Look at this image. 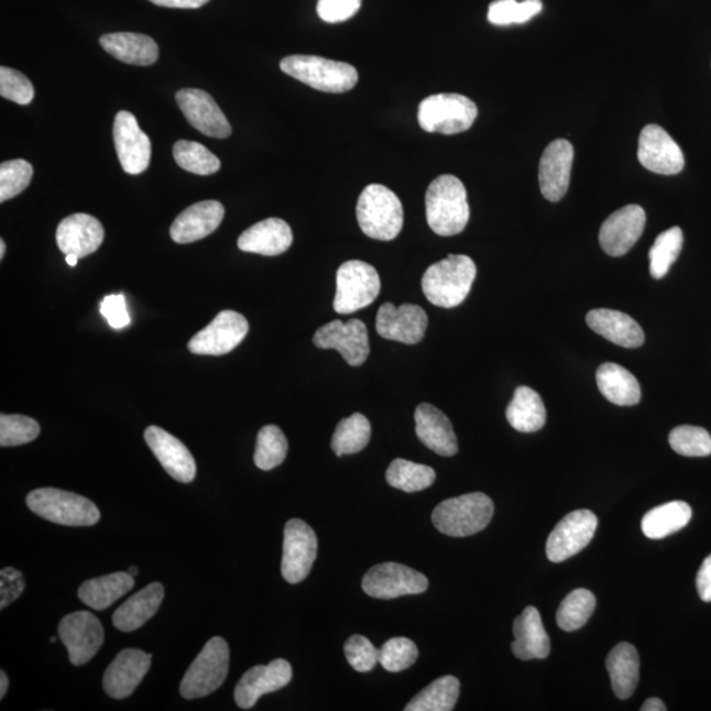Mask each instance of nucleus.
<instances>
[{
  "label": "nucleus",
  "instance_id": "nucleus-13",
  "mask_svg": "<svg viewBox=\"0 0 711 711\" xmlns=\"http://www.w3.org/2000/svg\"><path fill=\"white\" fill-rule=\"evenodd\" d=\"M59 639L68 649L73 666H85L98 654L105 642L102 623L96 615L84 612L66 615L58 626Z\"/></svg>",
  "mask_w": 711,
  "mask_h": 711
},
{
  "label": "nucleus",
  "instance_id": "nucleus-36",
  "mask_svg": "<svg viewBox=\"0 0 711 711\" xmlns=\"http://www.w3.org/2000/svg\"><path fill=\"white\" fill-rule=\"evenodd\" d=\"M506 418L516 431L536 433L546 425L547 412L540 395L528 386H519L506 411Z\"/></svg>",
  "mask_w": 711,
  "mask_h": 711
},
{
  "label": "nucleus",
  "instance_id": "nucleus-4",
  "mask_svg": "<svg viewBox=\"0 0 711 711\" xmlns=\"http://www.w3.org/2000/svg\"><path fill=\"white\" fill-rule=\"evenodd\" d=\"M494 503L484 493H469L439 503L433 523L441 534L466 538L482 532L492 522Z\"/></svg>",
  "mask_w": 711,
  "mask_h": 711
},
{
  "label": "nucleus",
  "instance_id": "nucleus-6",
  "mask_svg": "<svg viewBox=\"0 0 711 711\" xmlns=\"http://www.w3.org/2000/svg\"><path fill=\"white\" fill-rule=\"evenodd\" d=\"M26 506L43 519L63 526H94L100 519L96 503L83 495L55 488L36 489L26 495Z\"/></svg>",
  "mask_w": 711,
  "mask_h": 711
},
{
  "label": "nucleus",
  "instance_id": "nucleus-12",
  "mask_svg": "<svg viewBox=\"0 0 711 711\" xmlns=\"http://www.w3.org/2000/svg\"><path fill=\"white\" fill-rule=\"evenodd\" d=\"M318 554V538L305 521L295 518L286 523L284 554L281 572L288 583H298L311 572Z\"/></svg>",
  "mask_w": 711,
  "mask_h": 711
},
{
  "label": "nucleus",
  "instance_id": "nucleus-14",
  "mask_svg": "<svg viewBox=\"0 0 711 711\" xmlns=\"http://www.w3.org/2000/svg\"><path fill=\"white\" fill-rule=\"evenodd\" d=\"M314 344L320 350H337L351 367L364 364L371 352L367 326L359 319L332 320L320 327L314 335Z\"/></svg>",
  "mask_w": 711,
  "mask_h": 711
},
{
  "label": "nucleus",
  "instance_id": "nucleus-54",
  "mask_svg": "<svg viewBox=\"0 0 711 711\" xmlns=\"http://www.w3.org/2000/svg\"><path fill=\"white\" fill-rule=\"evenodd\" d=\"M100 314L109 321V325L116 330L131 324L129 311H127L125 297L123 294L106 295L100 304Z\"/></svg>",
  "mask_w": 711,
  "mask_h": 711
},
{
  "label": "nucleus",
  "instance_id": "nucleus-28",
  "mask_svg": "<svg viewBox=\"0 0 711 711\" xmlns=\"http://www.w3.org/2000/svg\"><path fill=\"white\" fill-rule=\"evenodd\" d=\"M292 244V228L285 220L278 218L259 221L241 233L238 240L240 251L263 254V256H280Z\"/></svg>",
  "mask_w": 711,
  "mask_h": 711
},
{
  "label": "nucleus",
  "instance_id": "nucleus-50",
  "mask_svg": "<svg viewBox=\"0 0 711 711\" xmlns=\"http://www.w3.org/2000/svg\"><path fill=\"white\" fill-rule=\"evenodd\" d=\"M348 663L360 674L371 672L380 663V649L362 635H353L344 644Z\"/></svg>",
  "mask_w": 711,
  "mask_h": 711
},
{
  "label": "nucleus",
  "instance_id": "nucleus-9",
  "mask_svg": "<svg viewBox=\"0 0 711 711\" xmlns=\"http://www.w3.org/2000/svg\"><path fill=\"white\" fill-rule=\"evenodd\" d=\"M381 291L378 271L360 260L347 261L337 273V295L335 311L341 315L353 314L372 305Z\"/></svg>",
  "mask_w": 711,
  "mask_h": 711
},
{
  "label": "nucleus",
  "instance_id": "nucleus-43",
  "mask_svg": "<svg viewBox=\"0 0 711 711\" xmlns=\"http://www.w3.org/2000/svg\"><path fill=\"white\" fill-rule=\"evenodd\" d=\"M287 439L283 429L277 426H265L258 435L256 451H254V464L261 471L283 464L287 455Z\"/></svg>",
  "mask_w": 711,
  "mask_h": 711
},
{
  "label": "nucleus",
  "instance_id": "nucleus-5",
  "mask_svg": "<svg viewBox=\"0 0 711 711\" xmlns=\"http://www.w3.org/2000/svg\"><path fill=\"white\" fill-rule=\"evenodd\" d=\"M280 68L287 76L324 92L350 91L359 80L354 66L318 56H287L281 62Z\"/></svg>",
  "mask_w": 711,
  "mask_h": 711
},
{
  "label": "nucleus",
  "instance_id": "nucleus-22",
  "mask_svg": "<svg viewBox=\"0 0 711 711\" xmlns=\"http://www.w3.org/2000/svg\"><path fill=\"white\" fill-rule=\"evenodd\" d=\"M573 157V146L565 139L555 140L543 152L539 164V185L543 197L549 203H559L566 197Z\"/></svg>",
  "mask_w": 711,
  "mask_h": 711
},
{
  "label": "nucleus",
  "instance_id": "nucleus-19",
  "mask_svg": "<svg viewBox=\"0 0 711 711\" xmlns=\"http://www.w3.org/2000/svg\"><path fill=\"white\" fill-rule=\"evenodd\" d=\"M646 211L638 205H627L603 221L600 244L609 256H625L642 237Z\"/></svg>",
  "mask_w": 711,
  "mask_h": 711
},
{
  "label": "nucleus",
  "instance_id": "nucleus-10",
  "mask_svg": "<svg viewBox=\"0 0 711 711\" xmlns=\"http://www.w3.org/2000/svg\"><path fill=\"white\" fill-rule=\"evenodd\" d=\"M362 589L373 599L393 600L402 595L425 593L428 580L418 570L398 562H382L368 570L362 579Z\"/></svg>",
  "mask_w": 711,
  "mask_h": 711
},
{
  "label": "nucleus",
  "instance_id": "nucleus-24",
  "mask_svg": "<svg viewBox=\"0 0 711 711\" xmlns=\"http://www.w3.org/2000/svg\"><path fill=\"white\" fill-rule=\"evenodd\" d=\"M152 655L140 649H124L107 668L103 688L111 699L123 700L130 697L143 681L151 668Z\"/></svg>",
  "mask_w": 711,
  "mask_h": 711
},
{
  "label": "nucleus",
  "instance_id": "nucleus-30",
  "mask_svg": "<svg viewBox=\"0 0 711 711\" xmlns=\"http://www.w3.org/2000/svg\"><path fill=\"white\" fill-rule=\"evenodd\" d=\"M587 324L595 333L615 346L639 348L644 344L642 327L625 313L597 308L588 313Z\"/></svg>",
  "mask_w": 711,
  "mask_h": 711
},
{
  "label": "nucleus",
  "instance_id": "nucleus-55",
  "mask_svg": "<svg viewBox=\"0 0 711 711\" xmlns=\"http://www.w3.org/2000/svg\"><path fill=\"white\" fill-rule=\"evenodd\" d=\"M696 582L701 600L711 602V555L703 560L699 573H697Z\"/></svg>",
  "mask_w": 711,
  "mask_h": 711
},
{
  "label": "nucleus",
  "instance_id": "nucleus-41",
  "mask_svg": "<svg viewBox=\"0 0 711 711\" xmlns=\"http://www.w3.org/2000/svg\"><path fill=\"white\" fill-rule=\"evenodd\" d=\"M683 245L681 228L672 227L656 238L649 250V273L655 280H661L679 259Z\"/></svg>",
  "mask_w": 711,
  "mask_h": 711
},
{
  "label": "nucleus",
  "instance_id": "nucleus-44",
  "mask_svg": "<svg viewBox=\"0 0 711 711\" xmlns=\"http://www.w3.org/2000/svg\"><path fill=\"white\" fill-rule=\"evenodd\" d=\"M173 157L186 172L210 176L220 169V160L207 147L196 142L178 140L173 147Z\"/></svg>",
  "mask_w": 711,
  "mask_h": 711
},
{
  "label": "nucleus",
  "instance_id": "nucleus-15",
  "mask_svg": "<svg viewBox=\"0 0 711 711\" xmlns=\"http://www.w3.org/2000/svg\"><path fill=\"white\" fill-rule=\"evenodd\" d=\"M248 331L250 325L243 315L231 310L220 311L209 326L194 335L187 347L194 354H227L245 339Z\"/></svg>",
  "mask_w": 711,
  "mask_h": 711
},
{
  "label": "nucleus",
  "instance_id": "nucleus-45",
  "mask_svg": "<svg viewBox=\"0 0 711 711\" xmlns=\"http://www.w3.org/2000/svg\"><path fill=\"white\" fill-rule=\"evenodd\" d=\"M543 9L540 0H495L489 6L488 20L494 25L527 23Z\"/></svg>",
  "mask_w": 711,
  "mask_h": 711
},
{
  "label": "nucleus",
  "instance_id": "nucleus-62",
  "mask_svg": "<svg viewBox=\"0 0 711 711\" xmlns=\"http://www.w3.org/2000/svg\"><path fill=\"white\" fill-rule=\"evenodd\" d=\"M57 641L56 636H52L51 642L55 643Z\"/></svg>",
  "mask_w": 711,
  "mask_h": 711
},
{
  "label": "nucleus",
  "instance_id": "nucleus-60",
  "mask_svg": "<svg viewBox=\"0 0 711 711\" xmlns=\"http://www.w3.org/2000/svg\"><path fill=\"white\" fill-rule=\"evenodd\" d=\"M6 253V243L4 240H0V260L4 259Z\"/></svg>",
  "mask_w": 711,
  "mask_h": 711
},
{
  "label": "nucleus",
  "instance_id": "nucleus-26",
  "mask_svg": "<svg viewBox=\"0 0 711 711\" xmlns=\"http://www.w3.org/2000/svg\"><path fill=\"white\" fill-rule=\"evenodd\" d=\"M225 218V207L218 200H204L187 207L171 227V237L178 244H190L218 230Z\"/></svg>",
  "mask_w": 711,
  "mask_h": 711
},
{
  "label": "nucleus",
  "instance_id": "nucleus-39",
  "mask_svg": "<svg viewBox=\"0 0 711 711\" xmlns=\"http://www.w3.org/2000/svg\"><path fill=\"white\" fill-rule=\"evenodd\" d=\"M436 473L431 467L395 459L386 471L387 484L405 493H417L431 486Z\"/></svg>",
  "mask_w": 711,
  "mask_h": 711
},
{
  "label": "nucleus",
  "instance_id": "nucleus-29",
  "mask_svg": "<svg viewBox=\"0 0 711 711\" xmlns=\"http://www.w3.org/2000/svg\"><path fill=\"white\" fill-rule=\"evenodd\" d=\"M513 654L521 660L547 659L551 653L549 636L543 626L539 610L528 606L513 625Z\"/></svg>",
  "mask_w": 711,
  "mask_h": 711
},
{
  "label": "nucleus",
  "instance_id": "nucleus-48",
  "mask_svg": "<svg viewBox=\"0 0 711 711\" xmlns=\"http://www.w3.org/2000/svg\"><path fill=\"white\" fill-rule=\"evenodd\" d=\"M33 167L24 160L6 161L0 165V203L15 198L30 186Z\"/></svg>",
  "mask_w": 711,
  "mask_h": 711
},
{
  "label": "nucleus",
  "instance_id": "nucleus-47",
  "mask_svg": "<svg viewBox=\"0 0 711 711\" xmlns=\"http://www.w3.org/2000/svg\"><path fill=\"white\" fill-rule=\"evenodd\" d=\"M40 426L25 415H0V446L18 447L37 438Z\"/></svg>",
  "mask_w": 711,
  "mask_h": 711
},
{
  "label": "nucleus",
  "instance_id": "nucleus-2",
  "mask_svg": "<svg viewBox=\"0 0 711 711\" xmlns=\"http://www.w3.org/2000/svg\"><path fill=\"white\" fill-rule=\"evenodd\" d=\"M478 267L466 254H449L429 266L422 278L428 302L442 308L459 306L471 293Z\"/></svg>",
  "mask_w": 711,
  "mask_h": 711
},
{
  "label": "nucleus",
  "instance_id": "nucleus-8",
  "mask_svg": "<svg viewBox=\"0 0 711 711\" xmlns=\"http://www.w3.org/2000/svg\"><path fill=\"white\" fill-rule=\"evenodd\" d=\"M230 668V648L223 638L215 636L205 644L181 682V696L186 700L203 699L223 686Z\"/></svg>",
  "mask_w": 711,
  "mask_h": 711
},
{
  "label": "nucleus",
  "instance_id": "nucleus-51",
  "mask_svg": "<svg viewBox=\"0 0 711 711\" xmlns=\"http://www.w3.org/2000/svg\"><path fill=\"white\" fill-rule=\"evenodd\" d=\"M0 96L18 105H30L35 97L31 80L15 69L0 68Z\"/></svg>",
  "mask_w": 711,
  "mask_h": 711
},
{
  "label": "nucleus",
  "instance_id": "nucleus-53",
  "mask_svg": "<svg viewBox=\"0 0 711 711\" xmlns=\"http://www.w3.org/2000/svg\"><path fill=\"white\" fill-rule=\"evenodd\" d=\"M25 580L20 570L3 568L0 570V608L6 609L24 592Z\"/></svg>",
  "mask_w": 711,
  "mask_h": 711
},
{
  "label": "nucleus",
  "instance_id": "nucleus-49",
  "mask_svg": "<svg viewBox=\"0 0 711 711\" xmlns=\"http://www.w3.org/2000/svg\"><path fill=\"white\" fill-rule=\"evenodd\" d=\"M418 647L413 641L393 638L380 649V664L387 672L398 674L411 668L418 660Z\"/></svg>",
  "mask_w": 711,
  "mask_h": 711
},
{
  "label": "nucleus",
  "instance_id": "nucleus-40",
  "mask_svg": "<svg viewBox=\"0 0 711 711\" xmlns=\"http://www.w3.org/2000/svg\"><path fill=\"white\" fill-rule=\"evenodd\" d=\"M372 427L364 415L354 413L340 420L332 436L331 447L337 456L359 453L371 440Z\"/></svg>",
  "mask_w": 711,
  "mask_h": 711
},
{
  "label": "nucleus",
  "instance_id": "nucleus-27",
  "mask_svg": "<svg viewBox=\"0 0 711 711\" xmlns=\"http://www.w3.org/2000/svg\"><path fill=\"white\" fill-rule=\"evenodd\" d=\"M415 433L424 445L435 453L451 458L459 451L458 438L447 415L429 404L415 411Z\"/></svg>",
  "mask_w": 711,
  "mask_h": 711
},
{
  "label": "nucleus",
  "instance_id": "nucleus-11",
  "mask_svg": "<svg viewBox=\"0 0 711 711\" xmlns=\"http://www.w3.org/2000/svg\"><path fill=\"white\" fill-rule=\"evenodd\" d=\"M599 527V519L590 510H576L562 518L549 534L547 558L553 562L566 561L582 551Z\"/></svg>",
  "mask_w": 711,
  "mask_h": 711
},
{
  "label": "nucleus",
  "instance_id": "nucleus-61",
  "mask_svg": "<svg viewBox=\"0 0 711 711\" xmlns=\"http://www.w3.org/2000/svg\"><path fill=\"white\" fill-rule=\"evenodd\" d=\"M127 572H129L133 577H136L139 575V569L136 567H130Z\"/></svg>",
  "mask_w": 711,
  "mask_h": 711
},
{
  "label": "nucleus",
  "instance_id": "nucleus-58",
  "mask_svg": "<svg viewBox=\"0 0 711 711\" xmlns=\"http://www.w3.org/2000/svg\"><path fill=\"white\" fill-rule=\"evenodd\" d=\"M9 690V677L4 674V670L0 672V700L4 699V696Z\"/></svg>",
  "mask_w": 711,
  "mask_h": 711
},
{
  "label": "nucleus",
  "instance_id": "nucleus-31",
  "mask_svg": "<svg viewBox=\"0 0 711 711\" xmlns=\"http://www.w3.org/2000/svg\"><path fill=\"white\" fill-rule=\"evenodd\" d=\"M165 590L163 583L152 582L125 601L112 615V623L120 632L132 633L145 625L152 616L156 615L164 601Z\"/></svg>",
  "mask_w": 711,
  "mask_h": 711
},
{
  "label": "nucleus",
  "instance_id": "nucleus-57",
  "mask_svg": "<svg viewBox=\"0 0 711 711\" xmlns=\"http://www.w3.org/2000/svg\"><path fill=\"white\" fill-rule=\"evenodd\" d=\"M642 711H666L667 707L666 703H664L661 700L656 699V697H653V699H648L646 702L643 703V707L641 708Z\"/></svg>",
  "mask_w": 711,
  "mask_h": 711
},
{
  "label": "nucleus",
  "instance_id": "nucleus-52",
  "mask_svg": "<svg viewBox=\"0 0 711 711\" xmlns=\"http://www.w3.org/2000/svg\"><path fill=\"white\" fill-rule=\"evenodd\" d=\"M361 0H319L318 15L326 23H341L358 13Z\"/></svg>",
  "mask_w": 711,
  "mask_h": 711
},
{
  "label": "nucleus",
  "instance_id": "nucleus-18",
  "mask_svg": "<svg viewBox=\"0 0 711 711\" xmlns=\"http://www.w3.org/2000/svg\"><path fill=\"white\" fill-rule=\"evenodd\" d=\"M113 142L125 173L136 176L147 169L152 154L151 140L140 129L135 116L131 112H118L113 122Z\"/></svg>",
  "mask_w": 711,
  "mask_h": 711
},
{
  "label": "nucleus",
  "instance_id": "nucleus-21",
  "mask_svg": "<svg viewBox=\"0 0 711 711\" xmlns=\"http://www.w3.org/2000/svg\"><path fill=\"white\" fill-rule=\"evenodd\" d=\"M293 679L291 664L284 659L248 670L234 688V702L241 709H252L267 693L277 692Z\"/></svg>",
  "mask_w": 711,
  "mask_h": 711
},
{
  "label": "nucleus",
  "instance_id": "nucleus-33",
  "mask_svg": "<svg viewBox=\"0 0 711 711\" xmlns=\"http://www.w3.org/2000/svg\"><path fill=\"white\" fill-rule=\"evenodd\" d=\"M606 668L615 696L621 700L630 699L639 682L641 660L638 650L633 644L626 642L616 644L608 656Z\"/></svg>",
  "mask_w": 711,
  "mask_h": 711
},
{
  "label": "nucleus",
  "instance_id": "nucleus-42",
  "mask_svg": "<svg viewBox=\"0 0 711 711\" xmlns=\"http://www.w3.org/2000/svg\"><path fill=\"white\" fill-rule=\"evenodd\" d=\"M595 597L587 589H575L560 603L556 621L565 632H576L586 626L595 609Z\"/></svg>",
  "mask_w": 711,
  "mask_h": 711
},
{
  "label": "nucleus",
  "instance_id": "nucleus-20",
  "mask_svg": "<svg viewBox=\"0 0 711 711\" xmlns=\"http://www.w3.org/2000/svg\"><path fill=\"white\" fill-rule=\"evenodd\" d=\"M177 105L194 129L204 135L215 139L231 136V124L215 102L209 92L199 89L179 90L176 96Z\"/></svg>",
  "mask_w": 711,
  "mask_h": 711
},
{
  "label": "nucleus",
  "instance_id": "nucleus-25",
  "mask_svg": "<svg viewBox=\"0 0 711 711\" xmlns=\"http://www.w3.org/2000/svg\"><path fill=\"white\" fill-rule=\"evenodd\" d=\"M103 239V226L91 215H70L57 227L56 240L59 251L65 254H76L78 259L98 251Z\"/></svg>",
  "mask_w": 711,
  "mask_h": 711
},
{
  "label": "nucleus",
  "instance_id": "nucleus-17",
  "mask_svg": "<svg viewBox=\"0 0 711 711\" xmlns=\"http://www.w3.org/2000/svg\"><path fill=\"white\" fill-rule=\"evenodd\" d=\"M427 327L428 317L424 308L411 304L397 307L387 302L380 307L375 319V330L381 338L408 346L418 344L425 338Z\"/></svg>",
  "mask_w": 711,
  "mask_h": 711
},
{
  "label": "nucleus",
  "instance_id": "nucleus-59",
  "mask_svg": "<svg viewBox=\"0 0 711 711\" xmlns=\"http://www.w3.org/2000/svg\"><path fill=\"white\" fill-rule=\"evenodd\" d=\"M66 263H68L69 266H76L78 263V256H76V254H66Z\"/></svg>",
  "mask_w": 711,
  "mask_h": 711
},
{
  "label": "nucleus",
  "instance_id": "nucleus-7",
  "mask_svg": "<svg viewBox=\"0 0 711 711\" xmlns=\"http://www.w3.org/2000/svg\"><path fill=\"white\" fill-rule=\"evenodd\" d=\"M478 116L473 100L460 94H436L422 100L418 122L426 132L456 135L471 129Z\"/></svg>",
  "mask_w": 711,
  "mask_h": 711
},
{
  "label": "nucleus",
  "instance_id": "nucleus-56",
  "mask_svg": "<svg viewBox=\"0 0 711 711\" xmlns=\"http://www.w3.org/2000/svg\"><path fill=\"white\" fill-rule=\"evenodd\" d=\"M153 4L167 7V9H200L210 0H150Z\"/></svg>",
  "mask_w": 711,
  "mask_h": 711
},
{
  "label": "nucleus",
  "instance_id": "nucleus-46",
  "mask_svg": "<svg viewBox=\"0 0 711 711\" xmlns=\"http://www.w3.org/2000/svg\"><path fill=\"white\" fill-rule=\"evenodd\" d=\"M669 445L676 453L687 458H705L711 455V436L705 428L679 426L669 434Z\"/></svg>",
  "mask_w": 711,
  "mask_h": 711
},
{
  "label": "nucleus",
  "instance_id": "nucleus-23",
  "mask_svg": "<svg viewBox=\"0 0 711 711\" xmlns=\"http://www.w3.org/2000/svg\"><path fill=\"white\" fill-rule=\"evenodd\" d=\"M144 438L160 464L174 480L189 484L196 479V460L176 436L157 426H151L145 429Z\"/></svg>",
  "mask_w": 711,
  "mask_h": 711
},
{
  "label": "nucleus",
  "instance_id": "nucleus-35",
  "mask_svg": "<svg viewBox=\"0 0 711 711\" xmlns=\"http://www.w3.org/2000/svg\"><path fill=\"white\" fill-rule=\"evenodd\" d=\"M135 587V577L129 572H117L87 580L78 589L79 600L94 610L110 608Z\"/></svg>",
  "mask_w": 711,
  "mask_h": 711
},
{
  "label": "nucleus",
  "instance_id": "nucleus-34",
  "mask_svg": "<svg viewBox=\"0 0 711 711\" xmlns=\"http://www.w3.org/2000/svg\"><path fill=\"white\" fill-rule=\"evenodd\" d=\"M597 385L603 397L616 406H635L642 398V389L635 375L614 362L597 369Z\"/></svg>",
  "mask_w": 711,
  "mask_h": 711
},
{
  "label": "nucleus",
  "instance_id": "nucleus-38",
  "mask_svg": "<svg viewBox=\"0 0 711 711\" xmlns=\"http://www.w3.org/2000/svg\"><path fill=\"white\" fill-rule=\"evenodd\" d=\"M460 696V681L442 676L429 683L405 707L406 711H452Z\"/></svg>",
  "mask_w": 711,
  "mask_h": 711
},
{
  "label": "nucleus",
  "instance_id": "nucleus-32",
  "mask_svg": "<svg viewBox=\"0 0 711 711\" xmlns=\"http://www.w3.org/2000/svg\"><path fill=\"white\" fill-rule=\"evenodd\" d=\"M102 48L119 62L150 66L157 62L158 46L150 36L142 33H109L99 39Z\"/></svg>",
  "mask_w": 711,
  "mask_h": 711
},
{
  "label": "nucleus",
  "instance_id": "nucleus-37",
  "mask_svg": "<svg viewBox=\"0 0 711 711\" xmlns=\"http://www.w3.org/2000/svg\"><path fill=\"white\" fill-rule=\"evenodd\" d=\"M692 519L688 503L674 501L657 506L643 516L642 532L649 539H663L680 532Z\"/></svg>",
  "mask_w": 711,
  "mask_h": 711
},
{
  "label": "nucleus",
  "instance_id": "nucleus-16",
  "mask_svg": "<svg viewBox=\"0 0 711 711\" xmlns=\"http://www.w3.org/2000/svg\"><path fill=\"white\" fill-rule=\"evenodd\" d=\"M638 160L647 171L663 176L679 174L686 166V157L679 144L656 124H648L642 130Z\"/></svg>",
  "mask_w": 711,
  "mask_h": 711
},
{
  "label": "nucleus",
  "instance_id": "nucleus-3",
  "mask_svg": "<svg viewBox=\"0 0 711 711\" xmlns=\"http://www.w3.org/2000/svg\"><path fill=\"white\" fill-rule=\"evenodd\" d=\"M356 214L361 231L374 240H394L404 227V207L397 194L384 185L367 186L361 193Z\"/></svg>",
  "mask_w": 711,
  "mask_h": 711
},
{
  "label": "nucleus",
  "instance_id": "nucleus-1",
  "mask_svg": "<svg viewBox=\"0 0 711 711\" xmlns=\"http://www.w3.org/2000/svg\"><path fill=\"white\" fill-rule=\"evenodd\" d=\"M471 217L466 186L452 174L433 181L426 193V218L439 237H455L466 230Z\"/></svg>",
  "mask_w": 711,
  "mask_h": 711
}]
</instances>
